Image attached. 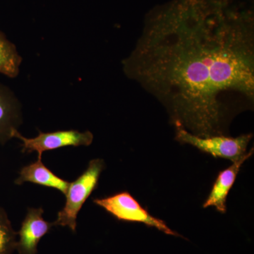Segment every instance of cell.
<instances>
[{
	"instance_id": "8992f818",
	"label": "cell",
	"mask_w": 254,
	"mask_h": 254,
	"mask_svg": "<svg viewBox=\"0 0 254 254\" xmlns=\"http://www.w3.org/2000/svg\"><path fill=\"white\" fill-rule=\"evenodd\" d=\"M42 208L28 209V213L17 232L18 240L16 251L19 254H37L40 241L55 227L54 222H47L43 218Z\"/></svg>"
},
{
	"instance_id": "9c48e42d",
	"label": "cell",
	"mask_w": 254,
	"mask_h": 254,
	"mask_svg": "<svg viewBox=\"0 0 254 254\" xmlns=\"http://www.w3.org/2000/svg\"><path fill=\"white\" fill-rule=\"evenodd\" d=\"M25 182L36 184L41 186L59 190L63 194H66L70 182L60 178L53 173L49 168L38 159L34 163L26 165L21 169L19 176L14 181L17 185H23Z\"/></svg>"
},
{
	"instance_id": "3957f363",
	"label": "cell",
	"mask_w": 254,
	"mask_h": 254,
	"mask_svg": "<svg viewBox=\"0 0 254 254\" xmlns=\"http://www.w3.org/2000/svg\"><path fill=\"white\" fill-rule=\"evenodd\" d=\"M253 138L252 133L235 137L219 135L200 137L192 134L184 128H176L175 139L183 144H189L216 158L237 161L247 154V148Z\"/></svg>"
},
{
	"instance_id": "52a82bcc",
	"label": "cell",
	"mask_w": 254,
	"mask_h": 254,
	"mask_svg": "<svg viewBox=\"0 0 254 254\" xmlns=\"http://www.w3.org/2000/svg\"><path fill=\"white\" fill-rule=\"evenodd\" d=\"M253 153L254 148H252L245 156L237 161L234 162L231 166L220 172L208 198L203 204V208L214 206L220 213H226V200L229 191L236 180L241 167L246 160H248L253 155Z\"/></svg>"
},
{
	"instance_id": "7a4b0ae2",
	"label": "cell",
	"mask_w": 254,
	"mask_h": 254,
	"mask_svg": "<svg viewBox=\"0 0 254 254\" xmlns=\"http://www.w3.org/2000/svg\"><path fill=\"white\" fill-rule=\"evenodd\" d=\"M103 159L95 158L88 163L86 171L74 180L70 182L66 191V203L58 214L54 222L55 226L67 227L76 232L77 216L83 204L97 188L100 175L105 168Z\"/></svg>"
},
{
	"instance_id": "6da1fadb",
	"label": "cell",
	"mask_w": 254,
	"mask_h": 254,
	"mask_svg": "<svg viewBox=\"0 0 254 254\" xmlns=\"http://www.w3.org/2000/svg\"><path fill=\"white\" fill-rule=\"evenodd\" d=\"M127 77L166 108L176 128L225 135L254 103L252 0H172L145 16Z\"/></svg>"
},
{
	"instance_id": "277c9868",
	"label": "cell",
	"mask_w": 254,
	"mask_h": 254,
	"mask_svg": "<svg viewBox=\"0 0 254 254\" xmlns=\"http://www.w3.org/2000/svg\"><path fill=\"white\" fill-rule=\"evenodd\" d=\"M93 203L120 221L139 222L154 227L166 235L180 236L163 220L152 216L128 192H120L105 198H95Z\"/></svg>"
},
{
	"instance_id": "30bf717a",
	"label": "cell",
	"mask_w": 254,
	"mask_h": 254,
	"mask_svg": "<svg viewBox=\"0 0 254 254\" xmlns=\"http://www.w3.org/2000/svg\"><path fill=\"white\" fill-rule=\"evenodd\" d=\"M22 58L14 44L0 31V73L11 78H16L20 71Z\"/></svg>"
},
{
	"instance_id": "5b68a950",
	"label": "cell",
	"mask_w": 254,
	"mask_h": 254,
	"mask_svg": "<svg viewBox=\"0 0 254 254\" xmlns=\"http://www.w3.org/2000/svg\"><path fill=\"white\" fill-rule=\"evenodd\" d=\"M16 138L22 142V153H38V158L42 159V155L48 150H56L67 146H88L93 143V134L91 131L81 132L77 130H66L43 133L35 138H26L18 129L12 133V138Z\"/></svg>"
},
{
	"instance_id": "ba28073f",
	"label": "cell",
	"mask_w": 254,
	"mask_h": 254,
	"mask_svg": "<svg viewBox=\"0 0 254 254\" xmlns=\"http://www.w3.org/2000/svg\"><path fill=\"white\" fill-rule=\"evenodd\" d=\"M21 106L7 87L0 84V144L12 138V133L21 124Z\"/></svg>"
},
{
	"instance_id": "8fae6325",
	"label": "cell",
	"mask_w": 254,
	"mask_h": 254,
	"mask_svg": "<svg viewBox=\"0 0 254 254\" xmlns=\"http://www.w3.org/2000/svg\"><path fill=\"white\" fill-rule=\"evenodd\" d=\"M17 232L13 228L7 213L0 206V254H13L16 251Z\"/></svg>"
}]
</instances>
